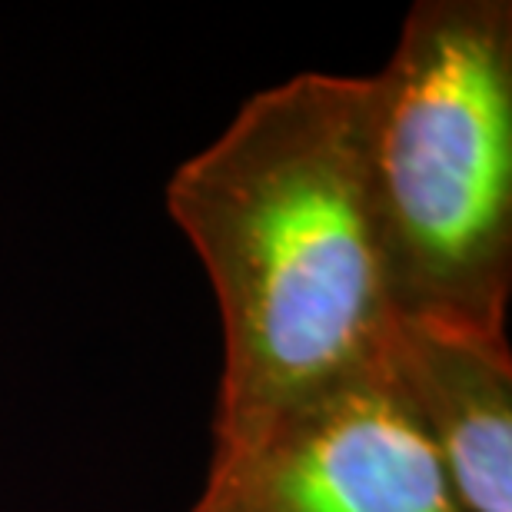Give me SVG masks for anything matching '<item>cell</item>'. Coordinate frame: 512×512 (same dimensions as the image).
<instances>
[{
	"label": "cell",
	"instance_id": "1",
	"mask_svg": "<svg viewBox=\"0 0 512 512\" xmlns=\"http://www.w3.org/2000/svg\"><path fill=\"white\" fill-rule=\"evenodd\" d=\"M167 210L220 306L217 449L386 360L396 316L366 167V77L300 74L253 94L177 167Z\"/></svg>",
	"mask_w": 512,
	"mask_h": 512
},
{
	"label": "cell",
	"instance_id": "2",
	"mask_svg": "<svg viewBox=\"0 0 512 512\" xmlns=\"http://www.w3.org/2000/svg\"><path fill=\"white\" fill-rule=\"evenodd\" d=\"M366 167L396 320L506 336L512 4L419 0L366 77Z\"/></svg>",
	"mask_w": 512,
	"mask_h": 512
},
{
	"label": "cell",
	"instance_id": "3",
	"mask_svg": "<svg viewBox=\"0 0 512 512\" xmlns=\"http://www.w3.org/2000/svg\"><path fill=\"white\" fill-rule=\"evenodd\" d=\"M190 512H463L386 360L213 449Z\"/></svg>",
	"mask_w": 512,
	"mask_h": 512
},
{
	"label": "cell",
	"instance_id": "4",
	"mask_svg": "<svg viewBox=\"0 0 512 512\" xmlns=\"http://www.w3.org/2000/svg\"><path fill=\"white\" fill-rule=\"evenodd\" d=\"M386 366L463 512H512V353L506 336L396 320Z\"/></svg>",
	"mask_w": 512,
	"mask_h": 512
}]
</instances>
